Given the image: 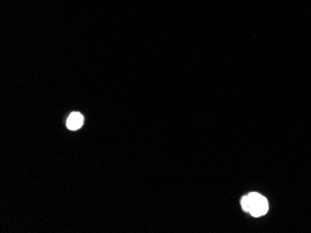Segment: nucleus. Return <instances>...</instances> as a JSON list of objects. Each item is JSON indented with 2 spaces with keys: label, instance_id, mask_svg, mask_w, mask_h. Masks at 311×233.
I'll return each mask as SVG.
<instances>
[{
  "label": "nucleus",
  "instance_id": "nucleus-1",
  "mask_svg": "<svg viewBox=\"0 0 311 233\" xmlns=\"http://www.w3.org/2000/svg\"><path fill=\"white\" fill-rule=\"evenodd\" d=\"M247 196L249 199V212L251 213L253 216L257 217L267 214L268 210V202L264 196L256 192L250 193Z\"/></svg>",
  "mask_w": 311,
  "mask_h": 233
},
{
  "label": "nucleus",
  "instance_id": "nucleus-2",
  "mask_svg": "<svg viewBox=\"0 0 311 233\" xmlns=\"http://www.w3.org/2000/svg\"><path fill=\"white\" fill-rule=\"evenodd\" d=\"M83 125V116L79 113H73L68 117L66 126L70 130H77Z\"/></svg>",
  "mask_w": 311,
  "mask_h": 233
},
{
  "label": "nucleus",
  "instance_id": "nucleus-3",
  "mask_svg": "<svg viewBox=\"0 0 311 233\" xmlns=\"http://www.w3.org/2000/svg\"><path fill=\"white\" fill-rule=\"evenodd\" d=\"M241 206L243 208L244 211L249 212V199H248V196H244L241 200Z\"/></svg>",
  "mask_w": 311,
  "mask_h": 233
}]
</instances>
